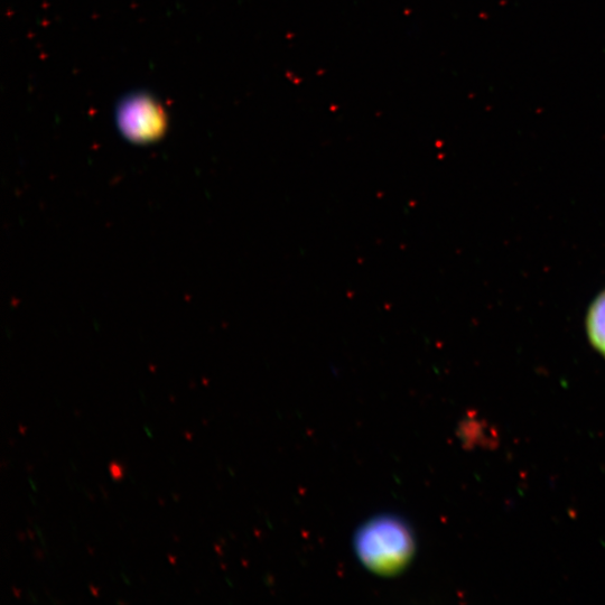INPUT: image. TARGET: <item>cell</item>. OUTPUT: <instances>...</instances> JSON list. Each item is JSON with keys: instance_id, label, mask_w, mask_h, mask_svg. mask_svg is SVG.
I'll return each instance as SVG.
<instances>
[{"instance_id": "obj_4", "label": "cell", "mask_w": 605, "mask_h": 605, "mask_svg": "<svg viewBox=\"0 0 605 605\" xmlns=\"http://www.w3.org/2000/svg\"><path fill=\"white\" fill-rule=\"evenodd\" d=\"M109 470L111 477H113L116 481H119L124 476L123 468H121L116 462L110 464Z\"/></svg>"}, {"instance_id": "obj_1", "label": "cell", "mask_w": 605, "mask_h": 605, "mask_svg": "<svg viewBox=\"0 0 605 605\" xmlns=\"http://www.w3.org/2000/svg\"><path fill=\"white\" fill-rule=\"evenodd\" d=\"M356 552L367 569L392 575L412 561L415 542L411 529L396 517L383 516L363 525L356 536Z\"/></svg>"}, {"instance_id": "obj_2", "label": "cell", "mask_w": 605, "mask_h": 605, "mask_svg": "<svg viewBox=\"0 0 605 605\" xmlns=\"http://www.w3.org/2000/svg\"><path fill=\"white\" fill-rule=\"evenodd\" d=\"M116 120L120 133L136 144L156 142L167 129V116L163 106L144 92L134 93L120 101Z\"/></svg>"}, {"instance_id": "obj_3", "label": "cell", "mask_w": 605, "mask_h": 605, "mask_svg": "<svg viewBox=\"0 0 605 605\" xmlns=\"http://www.w3.org/2000/svg\"><path fill=\"white\" fill-rule=\"evenodd\" d=\"M586 331L592 346L605 357V291L592 303L586 316Z\"/></svg>"}]
</instances>
